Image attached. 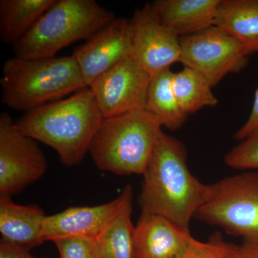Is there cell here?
Segmentation results:
<instances>
[{"label": "cell", "mask_w": 258, "mask_h": 258, "mask_svg": "<svg viewBox=\"0 0 258 258\" xmlns=\"http://www.w3.org/2000/svg\"><path fill=\"white\" fill-rule=\"evenodd\" d=\"M0 258H36L30 254L27 249L1 242Z\"/></svg>", "instance_id": "25"}, {"label": "cell", "mask_w": 258, "mask_h": 258, "mask_svg": "<svg viewBox=\"0 0 258 258\" xmlns=\"http://www.w3.org/2000/svg\"><path fill=\"white\" fill-rule=\"evenodd\" d=\"M3 104L25 113L87 88L72 55L26 59L15 57L3 67Z\"/></svg>", "instance_id": "3"}, {"label": "cell", "mask_w": 258, "mask_h": 258, "mask_svg": "<svg viewBox=\"0 0 258 258\" xmlns=\"http://www.w3.org/2000/svg\"><path fill=\"white\" fill-rule=\"evenodd\" d=\"M60 258H99L96 239L71 237L53 241Z\"/></svg>", "instance_id": "23"}, {"label": "cell", "mask_w": 258, "mask_h": 258, "mask_svg": "<svg viewBox=\"0 0 258 258\" xmlns=\"http://www.w3.org/2000/svg\"><path fill=\"white\" fill-rule=\"evenodd\" d=\"M114 13L95 0H55L38 21L13 45L15 57H56L64 47L91 38L112 23Z\"/></svg>", "instance_id": "5"}, {"label": "cell", "mask_w": 258, "mask_h": 258, "mask_svg": "<svg viewBox=\"0 0 258 258\" xmlns=\"http://www.w3.org/2000/svg\"><path fill=\"white\" fill-rule=\"evenodd\" d=\"M126 196V186L118 198L96 206L73 207L46 216L43 223L45 241L64 237L97 239L116 216Z\"/></svg>", "instance_id": "12"}, {"label": "cell", "mask_w": 258, "mask_h": 258, "mask_svg": "<svg viewBox=\"0 0 258 258\" xmlns=\"http://www.w3.org/2000/svg\"><path fill=\"white\" fill-rule=\"evenodd\" d=\"M258 127V88L254 93L253 104H252V110L249 114L247 121L238 132L235 134V138L237 140L241 141L245 139L251 132H253L254 129Z\"/></svg>", "instance_id": "24"}, {"label": "cell", "mask_w": 258, "mask_h": 258, "mask_svg": "<svg viewBox=\"0 0 258 258\" xmlns=\"http://www.w3.org/2000/svg\"><path fill=\"white\" fill-rule=\"evenodd\" d=\"M104 119L91 88L27 112L15 121L20 132L57 152L63 165H79Z\"/></svg>", "instance_id": "2"}, {"label": "cell", "mask_w": 258, "mask_h": 258, "mask_svg": "<svg viewBox=\"0 0 258 258\" xmlns=\"http://www.w3.org/2000/svg\"><path fill=\"white\" fill-rule=\"evenodd\" d=\"M180 44L179 62L201 74L212 87L227 75L240 72L251 55L240 40L216 25L181 37Z\"/></svg>", "instance_id": "7"}, {"label": "cell", "mask_w": 258, "mask_h": 258, "mask_svg": "<svg viewBox=\"0 0 258 258\" xmlns=\"http://www.w3.org/2000/svg\"><path fill=\"white\" fill-rule=\"evenodd\" d=\"M55 0H0V40L13 45L32 28Z\"/></svg>", "instance_id": "18"}, {"label": "cell", "mask_w": 258, "mask_h": 258, "mask_svg": "<svg viewBox=\"0 0 258 258\" xmlns=\"http://www.w3.org/2000/svg\"><path fill=\"white\" fill-rule=\"evenodd\" d=\"M162 125L146 109L103 119L90 147L95 165L119 176L145 172Z\"/></svg>", "instance_id": "4"}, {"label": "cell", "mask_w": 258, "mask_h": 258, "mask_svg": "<svg viewBox=\"0 0 258 258\" xmlns=\"http://www.w3.org/2000/svg\"><path fill=\"white\" fill-rule=\"evenodd\" d=\"M172 77L171 69L153 75L145 109L160 122L162 127L176 131L184 125L187 115L178 104L173 89Z\"/></svg>", "instance_id": "19"}, {"label": "cell", "mask_w": 258, "mask_h": 258, "mask_svg": "<svg viewBox=\"0 0 258 258\" xmlns=\"http://www.w3.org/2000/svg\"><path fill=\"white\" fill-rule=\"evenodd\" d=\"M137 258H182L194 237L165 217L141 214L135 226Z\"/></svg>", "instance_id": "13"}, {"label": "cell", "mask_w": 258, "mask_h": 258, "mask_svg": "<svg viewBox=\"0 0 258 258\" xmlns=\"http://www.w3.org/2000/svg\"><path fill=\"white\" fill-rule=\"evenodd\" d=\"M47 161L36 140L22 133L11 115L0 113V195L21 192L41 179Z\"/></svg>", "instance_id": "8"}, {"label": "cell", "mask_w": 258, "mask_h": 258, "mask_svg": "<svg viewBox=\"0 0 258 258\" xmlns=\"http://www.w3.org/2000/svg\"><path fill=\"white\" fill-rule=\"evenodd\" d=\"M143 176L139 198L142 213L165 217L189 230L208 197V185L190 172L184 146L162 132Z\"/></svg>", "instance_id": "1"}, {"label": "cell", "mask_w": 258, "mask_h": 258, "mask_svg": "<svg viewBox=\"0 0 258 258\" xmlns=\"http://www.w3.org/2000/svg\"><path fill=\"white\" fill-rule=\"evenodd\" d=\"M225 162L240 170L258 169V127L226 154Z\"/></svg>", "instance_id": "21"}, {"label": "cell", "mask_w": 258, "mask_h": 258, "mask_svg": "<svg viewBox=\"0 0 258 258\" xmlns=\"http://www.w3.org/2000/svg\"><path fill=\"white\" fill-rule=\"evenodd\" d=\"M215 25L240 40L250 55L258 52V0H221Z\"/></svg>", "instance_id": "16"}, {"label": "cell", "mask_w": 258, "mask_h": 258, "mask_svg": "<svg viewBox=\"0 0 258 258\" xmlns=\"http://www.w3.org/2000/svg\"><path fill=\"white\" fill-rule=\"evenodd\" d=\"M233 258H258V244L243 241L237 246Z\"/></svg>", "instance_id": "26"}, {"label": "cell", "mask_w": 258, "mask_h": 258, "mask_svg": "<svg viewBox=\"0 0 258 258\" xmlns=\"http://www.w3.org/2000/svg\"><path fill=\"white\" fill-rule=\"evenodd\" d=\"M43 210L33 205L15 203L11 197L0 195V233L2 242L30 249L45 242Z\"/></svg>", "instance_id": "14"}, {"label": "cell", "mask_w": 258, "mask_h": 258, "mask_svg": "<svg viewBox=\"0 0 258 258\" xmlns=\"http://www.w3.org/2000/svg\"><path fill=\"white\" fill-rule=\"evenodd\" d=\"M132 55L149 74H158L180 61V38L161 21L152 3L134 12L130 19Z\"/></svg>", "instance_id": "10"}, {"label": "cell", "mask_w": 258, "mask_h": 258, "mask_svg": "<svg viewBox=\"0 0 258 258\" xmlns=\"http://www.w3.org/2000/svg\"><path fill=\"white\" fill-rule=\"evenodd\" d=\"M152 76L133 55L125 57L91 85L104 118L145 109Z\"/></svg>", "instance_id": "9"}, {"label": "cell", "mask_w": 258, "mask_h": 258, "mask_svg": "<svg viewBox=\"0 0 258 258\" xmlns=\"http://www.w3.org/2000/svg\"><path fill=\"white\" fill-rule=\"evenodd\" d=\"M132 53L130 20L120 18H115L84 44L76 47L72 56L86 86L90 87L100 76Z\"/></svg>", "instance_id": "11"}, {"label": "cell", "mask_w": 258, "mask_h": 258, "mask_svg": "<svg viewBox=\"0 0 258 258\" xmlns=\"http://www.w3.org/2000/svg\"><path fill=\"white\" fill-rule=\"evenodd\" d=\"M237 246L226 242L219 234H215L208 242L194 239L182 258H233Z\"/></svg>", "instance_id": "22"}, {"label": "cell", "mask_w": 258, "mask_h": 258, "mask_svg": "<svg viewBox=\"0 0 258 258\" xmlns=\"http://www.w3.org/2000/svg\"><path fill=\"white\" fill-rule=\"evenodd\" d=\"M221 0H156L152 5L161 21L180 37L215 25Z\"/></svg>", "instance_id": "15"}, {"label": "cell", "mask_w": 258, "mask_h": 258, "mask_svg": "<svg viewBox=\"0 0 258 258\" xmlns=\"http://www.w3.org/2000/svg\"><path fill=\"white\" fill-rule=\"evenodd\" d=\"M133 189L126 186V196L119 212L96 239L99 258H137L135 226L132 221Z\"/></svg>", "instance_id": "17"}, {"label": "cell", "mask_w": 258, "mask_h": 258, "mask_svg": "<svg viewBox=\"0 0 258 258\" xmlns=\"http://www.w3.org/2000/svg\"><path fill=\"white\" fill-rule=\"evenodd\" d=\"M195 217L258 244V171L208 185V197Z\"/></svg>", "instance_id": "6"}, {"label": "cell", "mask_w": 258, "mask_h": 258, "mask_svg": "<svg viewBox=\"0 0 258 258\" xmlns=\"http://www.w3.org/2000/svg\"><path fill=\"white\" fill-rule=\"evenodd\" d=\"M172 86L178 104L187 116L205 107H215L218 103L208 81L189 68L184 67L179 72L173 73Z\"/></svg>", "instance_id": "20"}]
</instances>
